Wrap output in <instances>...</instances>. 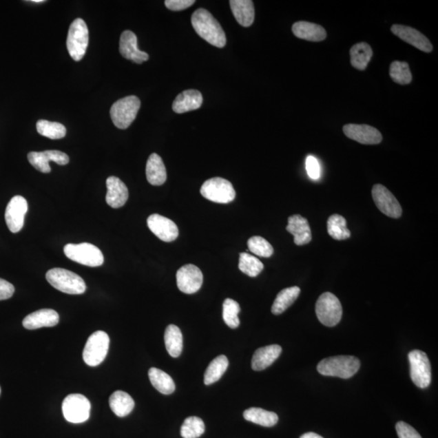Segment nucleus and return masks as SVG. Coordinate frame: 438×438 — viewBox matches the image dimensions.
<instances>
[{
  "label": "nucleus",
  "instance_id": "obj_1",
  "mask_svg": "<svg viewBox=\"0 0 438 438\" xmlns=\"http://www.w3.org/2000/svg\"><path fill=\"white\" fill-rule=\"evenodd\" d=\"M191 25L197 34L207 43L218 48H225L227 43L225 30L211 13L204 8H199L191 16Z\"/></svg>",
  "mask_w": 438,
  "mask_h": 438
},
{
  "label": "nucleus",
  "instance_id": "obj_2",
  "mask_svg": "<svg viewBox=\"0 0 438 438\" xmlns=\"http://www.w3.org/2000/svg\"><path fill=\"white\" fill-rule=\"evenodd\" d=\"M359 368V359L353 355H337L322 359L317 365V371L323 376L348 379Z\"/></svg>",
  "mask_w": 438,
  "mask_h": 438
},
{
  "label": "nucleus",
  "instance_id": "obj_3",
  "mask_svg": "<svg viewBox=\"0 0 438 438\" xmlns=\"http://www.w3.org/2000/svg\"><path fill=\"white\" fill-rule=\"evenodd\" d=\"M45 278L50 284L63 293L81 295L86 290L83 278L65 269H52L47 273Z\"/></svg>",
  "mask_w": 438,
  "mask_h": 438
},
{
  "label": "nucleus",
  "instance_id": "obj_4",
  "mask_svg": "<svg viewBox=\"0 0 438 438\" xmlns=\"http://www.w3.org/2000/svg\"><path fill=\"white\" fill-rule=\"evenodd\" d=\"M89 45V30L81 18L73 21L68 30L67 48L73 61L79 62L85 56Z\"/></svg>",
  "mask_w": 438,
  "mask_h": 438
},
{
  "label": "nucleus",
  "instance_id": "obj_5",
  "mask_svg": "<svg viewBox=\"0 0 438 438\" xmlns=\"http://www.w3.org/2000/svg\"><path fill=\"white\" fill-rule=\"evenodd\" d=\"M140 107V99L136 96H127L118 100L111 108L113 124L120 129H126L135 121Z\"/></svg>",
  "mask_w": 438,
  "mask_h": 438
},
{
  "label": "nucleus",
  "instance_id": "obj_6",
  "mask_svg": "<svg viewBox=\"0 0 438 438\" xmlns=\"http://www.w3.org/2000/svg\"><path fill=\"white\" fill-rule=\"evenodd\" d=\"M63 252L72 261L90 267L102 266L104 262L103 254L98 247L89 243L79 244H68Z\"/></svg>",
  "mask_w": 438,
  "mask_h": 438
},
{
  "label": "nucleus",
  "instance_id": "obj_7",
  "mask_svg": "<svg viewBox=\"0 0 438 438\" xmlns=\"http://www.w3.org/2000/svg\"><path fill=\"white\" fill-rule=\"evenodd\" d=\"M316 314L324 326L333 327L341 321L343 308L337 296L331 292H325L317 301Z\"/></svg>",
  "mask_w": 438,
  "mask_h": 438
},
{
  "label": "nucleus",
  "instance_id": "obj_8",
  "mask_svg": "<svg viewBox=\"0 0 438 438\" xmlns=\"http://www.w3.org/2000/svg\"><path fill=\"white\" fill-rule=\"evenodd\" d=\"M410 378L415 385L426 389L430 386L432 379L431 364L426 353L413 350L408 354Z\"/></svg>",
  "mask_w": 438,
  "mask_h": 438
},
{
  "label": "nucleus",
  "instance_id": "obj_9",
  "mask_svg": "<svg viewBox=\"0 0 438 438\" xmlns=\"http://www.w3.org/2000/svg\"><path fill=\"white\" fill-rule=\"evenodd\" d=\"M109 336L106 332L98 331L89 337L83 351V359L89 366H98L103 362L108 353Z\"/></svg>",
  "mask_w": 438,
  "mask_h": 438
},
{
  "label": "nucleus",
  "instance_id": "obj_10",
  "mask_svg": "<svg viewBox=\"0 0 438 438\" xmlns=\"http://www.w3.org/2000/svg\"><path fill=\"white\" fill-rule=\"evenodd\" d=\"M205 198L213 202L227 204L236 198V191L230 181L222 178H212L205 181L200 189Z\"/></svg>",
  "mask_w": 438,
  "mask_h": 438
},
{
  "label": "nucleus",
  "instance_id": "obj_11",
  "mask_svg": "<svg viewBox=\"0 0 438 438\" xmlns=\"http://www.w3.org/2000/svg\"><path fill=\"white\" fill-rule=\"evenodd\" d=\"M91 405L86 397L80 394L67 395L63 402V417L68 422L80 424L90 418Z\"/></svg>",
  "mask_w": 438,
  "mask_h": 438
},
{
  "label": "nucleus",
  "instance_id": "obj_12",
  "mask_svg": "<svg viewBox=\"0 0 438 438\" xmlns=\"http://www.w3.org/2000/svg\"><path fill=\"white\" fill-rule=\"evenodd\" d=\"M372 196L377 207L386 216L399 218L402 216V208L398 200L388 190L385 186L376 185L373 186Z\"/></svg>",
  "mask_w": 438,
  "mask_h": 438
},
{
  "label": "nucleus",
  "instance_id": "obj_13",
  "mask_svg": "<svg viewBox=\"0 0 438 438\" xmlns=\"http://www.w3.org/2000/svg\"><path fill=\"white\" fill-rule=\"evenodd\" d=\"M178 289L186 294H194L198 291L203 284V275L194 264H185L176 273Z\"/></svg>",
  "mask_w": 438,
  "mask_h": 438
},
{
  "label": "nucleus",
  "instance_id": "obj_14",
  "mask_svg": "<svg viewBox=\"0 0 438 438\" xmlns=\"http://www.w3.org/2000/svg\"><path fill=\"white\" fill-rule=\"evenodd\" d=\"M27 211H28V203L21 196H16L8 204L6 221L9 231L12 233H17L24 227Z\"/></svg>",
  "mask_w": 438,
  "mask_h": 438
},
{
  "label": "nucleus",
  "instance_id": "obj_15",
  "mask_svg": "<svg viewBox=\"0 0 438 438\" xmlns=\"http://www.w3.org/2000/svg\"><path fill=\"white\" fill-rule=\"evenodd\" d=\"M147 225L149 230L164 242L174 241L179 236V229L176 223L160 214L150 216L147 219Z\"/></svg>",
  "mask_w": 438,
  "mask_h": 438
},
{
  "label": "nucleus",
  "instance_id": "obj_16",
  "mask_svg": "<svg viewBox=\"0 0 438 438\" xmlns=\"http://www.w3.org/2000/svg\"><path fill=\"white\" fill-rule=\"evenodd\" d=\"M344 134L351 140L364 145H377L382 143V136L375 127L366 125H346Z\"/></svg>",
  "mask_w": 438,
  "mask_h": 438
},
{
  "label": "nucleus",
  "instance_id": "obj_17",
  "mask_svg": "<svg viewBox=\"0 0 438 438\" xmlns=\"http://www.w3.org/2000/svg\"><path fill=\"white\" fill-rule=\"evenodd\" d=\"M392 33L404 42L413 45V47L424 52L430 53L432 51V45L426 36L421 32L412 28V27L394 25L391 27Z\"/></svg>",
  "mask_w": 438,
  "mask_h": 438
},
{
  "label": "nucleus",
  "instance_id": "obj_18",
  "mask_svg": "<svg viewBox=\"0 0 438 438\" xmlns=\"http://www.w3.org/2000/svg\"><path fill=\"white\" fill-rule=\"evenodd\" d=\"M120 52L123 57L139 65L149 59V54L138 49V38L130 30L123 32L121 36Z\"/></svg>",
  "mask_w": 438,
  "mask_h": 438
},
{
  "label": "nucleus",
  "instance_id": "obj_19",
  "mask_svg": "<svg viewBox=\"0 0 438 438\" xmlns=\"http://www.w3.org/2000/svg\"><path fill=\"white\" fill-rule=\"evenodd\" d=\"M107 205L114 209L124 207L129 199V189L125 182L116 176H111L107 180Z\"/></svg>",
  "mask_w": 438,
  "mask_h": 438
},
{
  "label": "nucleus",
  "instance_id": "obj_20",
  "mask_svg": "<svg viewBox=\"0 0 438 438\" xmlns=\"http://www.w3.org/2000/svg\"><path fill=\"white\" fill-rule=\"evenodd\" d=\"M59 322V316L53 309H44L32 313L23 320V326L27 330H36L43 327L56 326Z\"/></svg>",
  "mask_w": 438,
  "mask_h": 438
},
{
  "label": "nucleus",
  "instance_id": "obj_21",
  "mask_svg": "<svg viewBox=\"0 0 438 438\" xmlns=\"http://www.w3.org/2000/svg\"><path fill=\"white\" fill-rule=\"evenodd\" d=\"M286 231L294 236V242L296 245L302 246L307 244L312 240L311 228L306 218L295 214L289 218Z\"/></svg>",
  "mask_w": 438,
  "mask_h": 438
},
{
  "label": "nucleus",
  "instance_id": "obj_22",
  "mask_svg": "<svg viewBox=\"0 0 438 438\" xmlns=\"http://www.w3.org/2000/svg\"><path fill=\"white\" fill-rule=\"evenodd\" d=\"M202 103V94L198 90H188L177 96L172 109L177 114H182L199 109Z\"/></svg>",
  "mask_w": 438,
  "mask_h": 438
},
{
  "label": "nucleus",
  "instance_id": "obj_23",
  "mask_svg": "<svg viewBox=\"0 0 438 438\" xmlns=\"http://www.w3.org/2000/svg\"><path fill=\"white\" fill-rule=\"evenodd\" d=\"M282 348L280 345L273 344L264 346L255 351L252 359V368L255 371H262L280 357Z\"/></svg>",
  "mask_w": 438,
  "mask_h": 438
},
{
  "label": "nucleus",
  "instance_id": "obj_24",
  "mask_svg": "<svg viewBox=\"0 0 438 438\" xmlns=\"http://www.w3.org/2000/svg\"><path fill=\"white\" fill-rule=\"evenodd\" d=\"M295 36L310 42H321L326 39V32L322 26L307 21H299L292 26Z\"/></svg>",
  "mask_w": 438,
  "mask_h": 438
},
{
  "label": "nucleus",
  "instance_id": "obj_25",
  "mask_svg": "<svg viewBox=\"0 0 438 438\" xmlns=\"http://www.w3.org/2000/svg\"><path fill=\"white\" fill-rule=\"evenodd\" d=\"M146 177L150 185L160 186L167 180V170L163 159L157 154L150 155L146 164Z\"/></svg>",
  "mask_w": 438,
  "mask_h": 438
},
{
  "label": "nucleus",
  "instance_id": "obj_26",
  "mask_svg": "<svg viewBox=\"0 0 438 438\" xmlns=\"http://www.w3.org/2000/svg\"><path fill=\"white\" fill-rule=\"evenodd\" d=\"M230 6L237 22L244 27L253 25L255 18L253 2L251 0H231Z\"/></svg>",
  "mask_w": 438,
  "mask_h": 438
},
{
  "label": "nucleus",
  "instance_id": "obj_27",
  "mask_svg": "<svg viewBox=\"0 0 438 438\" xmlns=\"http://www.w3.org/2000/svg\"><path fill=\"white\" fill-rule=\"evenodd\" d=\"M110 407L118 417H125L132 413L135 407V402L125 391L117 390L110 397Z\"/></svg>",
  "mask_w": 438,
  "mask_h": 438
},
{
  "label": "nucleus",
  "instance_id": "obj_28",
  "mask_svg": "<svg viewBox=\"0 0 438 438\" xmlns=\"http://www.w3.org/2000/svg\"><path fill=\"white\" fill-rule=\"evenodd\" d=\"M150 382L158 391L163 395H171L176 390V385L171 377L165 372L156 368L149 371Z\"/></svg>",
  "mask_w": 438,
  "mask_h": 438
},
{
  "label": "nucleus",
  "instance_id": "obj_29",
  "mask_svg": "<svg viewBox=\"0 0 438 438\" xmlns=\"http://www.w3.org/2000/svg\"><path fill=\"white\" fill-rule=\"evenodd\" d=\"M351 63L358 70H365L371 62L373 51L371 45L366 43H359L350 50Z\"/></svg>",
  "mask_w": 438,
  "mask_h": 438
},
{
  "label": "nucleus",
  "instance_id": "obj_30",
  "mask_svg": "<svg viewBox=\"0 0 438 438\" xmlns=\"http://www.w3.org/2000/svg\"><path fill=\"white\" fill-rule=\"evenodd\" d=\"M300 293L298 286H291L282 290L278 294L275 302L273 304L271 311L273 314L280 315L284 313L287 309L294 304Z\"/></svg>",
  "mask_w": 438,
  "mask_h": 438
},
{
  "label": "nucleus",
  "instance_id": "obj_31",
  "mask_svg": "<svg viewBox=\"0 0 438 438\" xmlns=\"http://www.w3.org/2000/svg\"><path fill=\"white\" fill-rule=\"evenodd\" d=\"M244 418L246 421L264 427L275 426L278 421L276 413L259 408H251L244 410Z\"/></svg>",
  "mask_w": 438,
  "mask_h": 438
},
{
  "label": "nucleus",
  "instance_id": "obj_32",
  "mask_svg": "<svg viewBox=\"0 0 438 438\" xmlns=\"http://www.w3.org/2000/svg\"><path fill=\"white\" fill-rule=\"evenodd\" d=\"M164 340L169 355L173 358L179 357L182 350V335L180 328L175 325L168 326Z\"/></svg>",
  "mask_w": 438,
  "mask_h": 438
},
{
  "label": "nucleus",
  "instance_id": "obj_33",
  "mask_svg": "<svg viewBox=\"0 0 438 438\" xmlns=\"http://www.w3.org/2000/svg\"><path fill=\"white\" fill-rule=\"evenodd\" d=\"M229 365V362L225 355H218L209 364L205 373L204 382L207 386L213 384L218 382L225 373Z\"/></svg>",
  "mask_w": 438,
  "mask_h": 438
},
{
  "label": "nucleus",
  "instance_id": "obj_34",
  "mask_svg": "<svg viewBox=\"0 0 438 438\" xmlns=\"http://www.w3.org/2000/svg\"><path fill=\"white\" fill-rule=\"evenodd\" d=\"M327 231L333 239L336 240H348L351 231L346 227V219L340 214H333L327 221Z\"/></svg>",
  "mask_w": 438,
  "mask_h": 438
},
{
  "label": "nucleus",
  "instance_id": "obj_35",
  "mask_svg": "<svg viewBox=\"0 0 438 438\" xmlns=\"http://www.w3.org/2000/svg\"><path fill=\"white\" fill-rule=\"evenodd\" d=\"M36 131L49 139L59 140L66 136V127L59 123L40 120L36 123Z\"/></svg>",
  "mask_w": 438,
  "mask_h": 438
},
{
  "label": "nucleus",
  "instance_id": "obj_36",
  "mask_svg": "<svg viewBox=\"0 0 438 438\" xmlns=\"http://www.w3.org/2000/svg\"><path fill=\"white\" fill-rule=\"evenodd\" d=\"M239 269L245 275L254 278L262 273L264 266L262 262L254 255L242 253L240 255Z\"/></svg>",
  "mask_w": 438,
  "mask_h": 438
},
{
  "label": "nucleus",
  "instance_id": "obj_37",
  "mask_svg": "<svg viewBox=\"0 0 438 438\" xmlns=\"http://www.w3.org/2000/svg\"><path fill=\"white\" fill-rule=\"evenodd\" d=\"M390 75L396 83L400 85L410 84L413 81L412 72L408 63L395 61L391 63Z\"/></svg>",
  "mask_w": 438,
  "mask_h": 438
},
{
  "label": "nucleus",
  "instance_id": "obj_38",
  "mask_svg": "<svg viewBox=\"0 0 438 438\" xmlns=\"http://www.w3.org/2000/svg\"><path fill=\"white\" fill-rule=\"evenodd\" d=\"M205 424L202 419L197 417L187 418L182 424L180 435L184 438H198L205 432Z\"/></svg>",
  "mask_w": 438,
  "mask_h": 438
},
{
  "label": "nucleus",
  "instance_id": "obj_39",
  "mask_svg": "<svg viewBox=\"0 0 438 438\" xmlns=\"http://www.w3.org/2000/svg\"><path fill=\"white\" fill-rule=\"evenodd\" d=\"M223 320L228 326L236 328L240 326L238 314L240 312V304L232 299H226L223 303Z\"/></svg>",
  "mask_w": 438,
  "mask_h": 438
},
{
  "label": "nucleus",
  "instance_id": "obj_40",
  "mask_svg": "<svg viewBox=\"0 0 438 438\" xmlns=\"http://www.w3.org/2000/svg\"><path fill=\"white\" fill-rule=\"evenodd\" d=\"M249 251L261 258H271L273 253L272 245L261 236H253L248 241Z\"/></svg>",
  "mask_w": 438,
  "mask_h": 438
},
{
  "label": "nucleus",
  "instance_id": "obj_41",
  "mask_svg": "<svg viewBox=\"0 0 438 438\" xmlns=\"http://www.w3.org/2000/svg\"><path fill=\"white\" fill-rule=\"evenodd\" d=\"M28 160L31 165L40 172L50 173L52 171L49 165V158L45 152L29 153Z\"/></svg>",
  "mask_w": 438,
  "mask_h": 438
},
{
  "label": "nucleus",
  "instance_id": "obj_42",
  "mask_svg": "<svg viewBox=\"0 0 438 438\" xmlns=\"http://www.w3.org/2000/svg\"><path fill=\"white\" fill-rule=\"evenodd\" d=\"M305 167H306L308 175L311 179L316 180L320 178V163H319L317 159L313 156V155H309V156L307 157L306 162H305Z\"/></svg>",
  "mask_w": 438,
  "mask_h": 438
},
{
  "label": "nucleus",
  "instance_id": "obj_43",
  "mask_svg": "<svg viewBox=\"0 0 438 438\" xmlns=\"http://www.w3.org/2000/svg\"><path fill=\"white\" fill-rule=\"evenodd\" d=\"M396 431L399 438H422L413 427L404 421L397 423Z\"/></svg>",
  "mask_w": 438,
  "mask_h": 438
},
{
  "label": "nucleus",
  "instance_id": "obj_44",
  "mask_svg": "<svg viewBox=\"0 0 438 438\" xmlns=\"http://www.w3.org/2000/svg\"><path fill=\"white\" fill-rule=\"evenodd\" d=\"M45 153L50 162L56 163L61 166L67 165L70 163V157L65 153L59 152V150H45Z\"/></svg>",
  "mask_w": 438,
  "mask_h": 438
},
{
  "label": "nucleus",
  "instance_id": "obj_45",
  "mask_svg": "<svg viewBox=\"0 0 438 438\" xmlns=\"http://www.w3.org/2000/svg\"><path fill=\"white\" fill-rule=\"evenodd\" d=\"M195 3L194 0H167L165 6L171 11L185 10Z\"/></svg>",
  "mask_w": 438,
  "mask_h": 438
},
{
  "label": "nucleus",
  "instance_id": "obj_46",
  "mask_svg": "<svg viewBox=\"0 0 438 438\" xmlns=\"http://www.w3.org/2000/svg\"><path fill=\"white\" fill-rule=\"evenodd\" d=\"M14 286L3 278H0V300L10 299L14 294Z\"/></svg>",
  "mask_w": 438,
  "mask_h": 438
},
{
  "label": "nucleus",
  "instance_id": "obj_47",
  "mask_svg": "<svg viewBox=\"0 0 438 438\" xmlns=\"http://www.w3.org/2000/svg\"><path fill=\"white\" fill-rule=\"evenodd\" d=\"M300 438H324V437L317 435V433H315V432H307V433H304V435L301 436Z\"/></svg>",
  "mask_w": 438,
  "mask_h": 438
},
{
  "label": "nucleus",
  "instance_id": "obj_48",
  "mask_svg": "<svg viewBox=\"0 0 438 438\" xmlns=\"http://www.w3.org/2000/svg\"><path fill=\"white\" fill-rule=\"evenodd\" d=\"M30 2L38 3H45V1H44V0H31Z\"/></svg>",
  "mask_w": 438,
  "mask_h": 438
},
{
  "label": "nucleus",
  "instance_id": "obj_49",
  "mask_svg": "<svg viewBox=\"0 0 438 438\" xmlns=\"http://www.w3.org/2000/svg\"><path fill=\"white\" fill-rule=\"evenodd\" d=\"M0 393H1V389H0Z\"/></svg>",
  "mask_w": 438,
  "mask_h": 438
}]
</instances>
